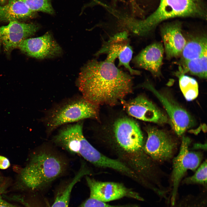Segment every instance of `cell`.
Instances as JSON below:
<instances>
[{"mask_svg":"<svg viewBox=\"0 0 207 207\" xmlns=\"http://www.w3.org/2000/svg\"><path fill=\"white\" fill-rule=\"evenodd\" d=\"M82 97L98 106L115 105L132 92V78L114 62L93 60L83 68L77 81Z\"/></svg>","mask_w":207,"mask_h":207,"instance_id":"cell-1","label":"cell"},{"mask_svg":"<svg viewBox=\"0 0 207 207\" xmlns=\"http://www.w3.org/2000/svg\"><path fill=\"white\" fill-rule=\"evenodd\" d=\"M101 141L144 183L158 182L160 170L145 152L143 136L135 121L126 118L118 119L113 125L112 134Z\"/></svg>","mask_w":207,"mask_h":207,"instance_id":"cell-2","label":"cell"},{"mask_svg":"<svg viewBox=\"0 0 207 207\" xmlns=\"http://www.w3.org/2000/svg\"><path fill=\"white\" fill-rule=\"evenodd\" d=\"M29 159L18 177L21 183L32 190L43 187L62 176L69 166L67 159L48 145L37 148L31 154Z\"/></svg>","mask_w":207,"mask_h":207,"instance_id":"cell-3","label":"cell"},{"mask_svg":"<svg viewBox=\"0 0 207 207\" xmlns=\"http://www.w3.org/2000/svg\"><path fill=\"white\" fill-rule=\"evenodd\" d=\"M207 12L201 0H160L156 9L146 18L134 19L132 30L136 34L143 35L154 29L166 20L176 17H197L206 19Z\"/></svg>","mask_w":207,"mask_h":207,"instance_id":"cell-4","label":"cell"},{"mask_svg":"<svg viewBox=\"0 0 207 207\" xmlns=\"http://www.w3.org/2000/svg\"><path fill=\"white\" fill-rule=\"evenodd\" d=\"M52 141L57 146L72 154L80 156L96 167L104 168L109 162V157L95 149L85 137L80 121L61 129Z\"/></svg>","mask_w":207,"mask_h":207,"instance_id":"cell-5","label":"cell"},{"mask_svg":"<svg viewBox=\"0 0 207 207\" xmlns=\"http://www.w3.org/2000/svg\"><path fill=\"white\" fill-rule=\"evenodd\" d=\"M97 106L82 96L68 99L58 103L47 113L44 122L49 134L68 123L97 117Z\"/></svg>","mask_w":207,"mask_h":207,"instance_id":"cell-6","label":"cell"},{"mask_svg":"<svg viewBox=\"0 0 207 207\" xmlns=\"http://www.w3.org/2000/svg\"><path fill=\"white\" fill-rule=\"evenodd\" d=\"M191 143L189 138L183 136L179 152L173 160L171 191L169 197V204L171 205H173L179 198V187L186 172L188 170H196L202 160L200 153L189 151Z\"/></svg>","mask_w":207,"mask_h":207,"instance_id":"cell-7","label":"cell"},{"mask_svg":"<svg viewBox=\"0 0 207 207\" xmlns=\"http://www.w3.org/2000/svg\"><path fill=\"white\" fill-rule=\"evenodd\" d=\"M147 137L144 150L154 161L163 162L172 158L178 143L170 135L162 130L154 127L146 129Z\"/></svg>","mask_w":207,"mask_h":207,"instance_id":"cell-8","label":"cell"},{"mask_svg":"<svg viewBox=\"0 0 207 207\" xmlns=\"http://www.w3.org/2000/svg\"><path fill=\"white\" fill-rule=\"evenodd\" d=\"M103 53L107 54L106 60L112 62H114L118 58V66H123L131 74L139 75L140 74L139 71L133 69L130 65L133 51L130 45L126 31L115 34L104 43L96 55H98Z\"/></svg>","mask_w":207,"mask_h":207,"instance_id":"cell-9","label":"cell"},{"mask_svg":"<svg viewBox=\"0 0 207 207\" xmlns=\"http://www.w3.org/2000/svg\"><path fill=\"white\" fill-rule=\"evenodd\" d=\"M85 177L90 189L89 197L105 202L124 197L144 201L143 198L138 193L122 183L99 181L88 175Z\"/></svg>","mask_w":207,"mask_h":207,"instance_id":"cell-10","label":"cell"},{"mask_svg":"<svg viewBox=\"0 0 207 207\" xmlns=\"http://www.w3.org/2000/svg\"><path fill=\"white\" fill-rule=\"evenodd\" d=\"M143 85L154 94L163 105L170 120V124L178 136H181L193 126V118L186 110L159 92L150 83H146Z\"/></svg>","mask_w":207,"mask_h":207,"instance_id":"cell-11","label":"cell"},{"mask_svg":"<svg viewBox=\"0 0 207 207\" xmlns=\"http://www.w3.org/2000/svg\"><path fill=\"white\" fill-rule=\"evenodd\" d=\"M39 27L32 23L14 21L0 27V42L7 53L18 47L23 40L33 35Z\"/></svg>","mask_w":207,"mask_h":207,"instance_id":"cell-12","label":"cell"},{"mask_svg":"<svg viewBox=\"0 0 207 207\" xmlns=\"http://www.w3.org/2000/svg\"><path fill=\"white\" fill-rule=\"evenodd\" d=\"M18 48L27 55L38 59L53 57L62 52L60 47L48 32L40 37L25 39Z\"/></svg>","mask_w":207,"mask_h":207,"instance_id":"cell-13","label":"cell"},{"mask_svg":"<svg viewBox=\"0 0 207 207\" xmlns=\"http://www.w3.org/2000/svg\"><path fill=\"white\" fill-rule=\"evenodd\" d=\"M125 108L129 115L140 120L160 124L169 123L167 117L144 97L132 100L126 104Z\"/></svg>","mask_w":207,"mask_h":207,"instance_id":"cell-14","label":"cell"},{"mask_svg":"<svg viewBox=\"0 0 207 207\" xmlns=\"http://www.w3.org/2000/svg\"><path fill=\"white\" fill-rule=\"evenodd\" d=\"M160 31L166 58L170 60L181 56L187 42L182 33L181 24L175 22L166 24Z\"/></svg>","mask_w":207,"mask_h":207,"instance_id":"cell-15","label":"cell"},{"mask_svg":"<svg viewBox=\"0 0 207 207\" xmlns=\"http://www.w3.org/2000/svg\"><path fill=\"white\" fill-rule=\"evenodd\" d=\"M164 51L163 45L160 42H156L146 47L133 60V62L138 67L144 69L155 76L161 74Z\"/></svg>","mask_w":207,"mask_h":207,"instance_id":"cell-16","label":"cell"},{"mask_svg":"<svg viewBox=\"0 0 207 207\" xmlns=\"http://www.w3.org/2000/svg\"><path fill=\"white\" fill-rule=\"evenodd\" d=\"M35 15V12L19 0H8L6 4L0 5V22L20 21L32 18Z\"/></svg>","mask_w":207,"mask_h":207,"instance_id":"cell-17","label":"cell"},{"mask_svg":"<svg viewBox=\"0 0 207 207\" xmlns=\"http://www.w3.org/2000/svg\"><path fill=\"white\" fill-rule=\"evenodd\" d=\"M91 174L85 163L83 162L78 172L58 193L51 207H68L71 193L74 185L85 176Z\"/></svg>","mask_w":207,"mask_h":207,"instance_id":"cell-18","label":"cell"},{"mask_svg":"<svg viewBox=\"0 0 207 207\" xmlns=\"http://www.w3.org/2000/svg\"><path fill=\"white\" fill-rule=\"evenodd\" d=\"M207 38L205 36L193 37L186 43L182 51L180 61L198 58L207 52Z\"/></svg>","mask_w":207,"mask_h":207,"instance_id":"cell-19","label":"cell"},{"mask_svg":"<svg viewBox=\"0 0 207 207\" xmlns=\"http://www.w3.org/2000/svg\"><path fill=\"white\" fill-rule=\"evenodd\" d=\"M207 52L200 57L190 60L180 61L179 71L176 73L189 72L203 78H207Z\"/></svg>","mask_w":207,"mask_h":207,"instance_id":"cell-20","label":"cell"},{"mask_svg":"<svg viewBox=\"0 0 207 207\" xmlns=\"http://www.w3.org/2000/svg\"><path fill=\"white\" fill-rule=\"evenodd\" d=\"M179 78L180 89L185 99L191 101L195 99L198 94V86L194 78L182 74L176 73Z\"/></svg>","mask_w":207,"mask_h":207,"instance_id":"cell-21","label":"cell"},{"mask_svg":"<svg viewBox=\"0 0 207 207\" xmlns=\"http://www.w3.org/2000/svg\"><path fill=\"white\" fill-rule=\"evenodd\" d=\"M183 184H198L207 188V161H204L198 167L195 173L185 178L182 181Z\"/></svg>","mask_w":207,"mask_h":207,"instance_id":"cell-22","label":"cell"},{"mask_svg":"<svg viewBox=\"0 0 207 207\" xmlns=\"http://www.w3.org/2000/svg\"><path fill=\"white\" fill-rule=\"evenodd\" d=\"M32 11L41 12L50 14L54 11L49 0H19Z\"/></svg>","mask_w":207,"mask_h":207,"instance_id":"cell-23","label":"cell"},{"mask_svg":"<svg viewBox=\"0 0 207 207\" xmlns=\"http://www.w3.org/2000/svg\"><path fill=\"white\" fill-rule=\"evenodd\" d=\"M77 207H139L131 204L113 205L106 203L95 198L89 197L86 200Z\"/></svg>","mask_w":207,"mask_h":207,"instance_id":"cell-24","label":"cell"},{"mask_svg":"<svg viewBox=\"0 0 207 207\" xmlns=\"http://www.w3.org/2000/svg\"><path fill=\"white\" fill-rule=\"evenodd\" d=\"M10 165L8 159L4 156L0 155V169L4 170L9 167Z\"/></svg>","mask_w":207,"mask_h":207,"instance_id":"cell-25","label":"cell"},{"mask_svg":"<svg viewBox=\"0 0 207 207\" xmlns=\"http://www.w3.org/2000/svg\"><path fill=\"white\" fill-rule=\"evenodd\" d=\"M129 1L133 12L136 14L139 12V11H139L141 10V9L137 4L136 0H129Z\"/></svg>","mask_w":207,"mask_h":207,"instance_id":"cell-26","label":"cell"},{"mask_svg":"<svg viewBox=\"0 0 207 207\" xmlns=\"http://www.w3.org/2000/svg\"><path fill=\"white\" fill-rule=\"evenodd\" d=\"M0 207H16L4 200L0 191Z\"/></svg>","mask_w":207,"mask_h":207,"instance_id":"cell-27","label":"cell"},{"mask_svg":"<svg viewBox=\"0 0 207 207\" xmlns=\"http://www.w3.org/2000/svg\"><path fill=\"white\" fill-rule=\"evenodd\" d=\"M6 0H0V3L1 4H4L6 2Z\"/></svg>","mask_w":207,"mask_h":207,"instance_id":"cell-28","label":"cell"},{"mask_svg":"<svg viewBox=\"0 0 207 207\" xmlns=\"http://www.w3.org/2000/svg\"><path fill=\"white\" fill-rule=\"evenodd\" d=\"M1 45V43L0 42V50Z\"/></svg>","mask_w":207,"mask_h":207,"instance_id":"cell-29","label":"cell"}]
</instances>
